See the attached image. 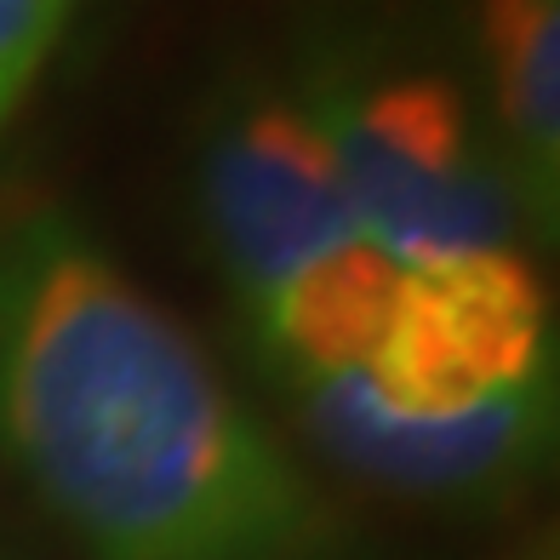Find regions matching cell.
<instances>
[{
	"instance_id": "6da1fadb",
	"label": "cell",
	"mask_w": 560,
	"mask_h": 560,
	"mask_svg": "<svg viewBox=\"0 0 560 560\" xmlns=\"http://www.w3.org/2000/svg\"><path fill=\"white\" fill-rule=\"evenodd\" d=\"M0 457L92 560H349L200 338L52 200L0 212Z\"/></svg>"
},
{
	"instance_id": "7a4b0ae2",
	"label": "cell",
	"mask_w": 560,
	"mask_h": 560,
	"mask_svg": "<svg viewBox=\"0 0 560 560\" xmlns=\"http://www.w3.org/2000/svg\"><path fill=\"white\" fill-rule=\"evenodd\" d=\"M303 115L326 138L366 246L389 252L400 269L515 241L526 218L521 189L475 132L452 74L338 46L303 63Z\"/></svg>"
},
{
	"instance_id": "3957f363",
	"label": "cell",
	"mask_w": 560,
	"mask_h": 560,
	"mask_svg": "<svg viewBox=\"0 0 560 560\" xmlns=\"http://www.w3.org/2000/svg\"><path fill=\"white\" fill-rule=\"evenodd\" d=\"M195 207L246 320L310 264L366 241L303 104L280 86L223 92L195 155Z\"/></svg>"
},
{
	"instance_id": "277c9868",
	"label": "cell",
	"mask_w": 560,
	"mask_h": 560,
	"mask_svg": "<svg viewBox=\"0 0 560 560\" xmlns=\"http://www.w3.org/2000/svg\"><path fill=\"white\" fill-rule=\"evenodd\" d=\"M275 384L292 395V412L320 457L412 503H498L538 475L555 441V377H532L509 395L441 418L384 406L361 366L280 372Z\"/></svg>"
},
{
	"instance_id": "5b68a950",
	"label": "cell",
	"mask_w": 560,
	"mask_h": 560,
	"mask_svg": "<svg viewBox=\"0 0 560 560\" xmlns=\"http://www.w3.org/2000/svg\"><path fill=\"white\" fill-rule=\"evenodd\" d=\"M366 377L384 406L412 418L464 412L549 377V298L538 269L515 246L406 269Z\"/></svg>"
},
{
	"instance_id": "8992f818",
	"label": "cell",
	"mask_w": 560,
	"mask_h": 560,
	"mask_svg": "<svg viewBox=\"0 0 560 560\" xmlns=\"http://www.w3.org/2000/svg\"><path fill=\"white\" fill-rule=\"evenodd\" d=\"M475 35L492 74L498 149L526 218L555 235L560 200V0H475Z\"/></svg>"
},
{
	"instance_id": "52a82bcc",
	"label": "cell",
	"mask_w": 560,
	"mask_h": 560,
	"mask_svg": "<svg viewBox=\"0 0 560 560\" xmlns=\"http://www.w3.org/2000/svg\"><path fill=\"white\" fill-rule=\"evenodd\" d=\"M400 264L389 252L354 241L332 258L310 264L298 280H287L252 332L264 343L269 377L280 372H354L372 366L377 343L389 332L395 298H400Z\"/></svg>"
},
{
	"instance_id": "ba28073f",
	"label": "cell",
	"mask_w": 560,
	"mask_h": 560,
	"mask_svg": "<svg viewBox=\"0 0 560 560\" xmlns=\"http://www.w3.org/2000/svg\"><path fill=\"white\" fill-rule=\"evenodd\" d=\"M69 12L74 0H0V132L35 92L40 69L52 63Z\"/></svg>"
}]
</instances>
